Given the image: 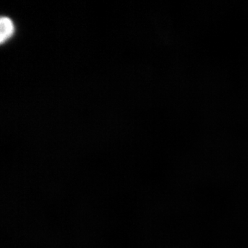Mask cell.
<instances>
[{
	"mask_svg": "<svg viewBox=\"0 0 248 248\" xmlns=\"http://www.w3.org/2000/svg\"><path fill=\"white\" fill-rule=\"evenodd\" d=\"M1 26V36L0 41L3 44L6 40H9L14 32V25L12 21L8 17H1L0 21Z\"/></svg>",
	"mask_w": 248,
	"mask_h": 248,
	"instance_id": "6da1fadb",
	"label": "cell"
}]
</instances>
